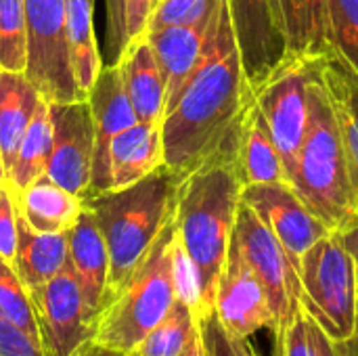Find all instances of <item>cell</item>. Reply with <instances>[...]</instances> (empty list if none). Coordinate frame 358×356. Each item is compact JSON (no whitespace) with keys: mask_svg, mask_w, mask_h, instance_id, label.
Wrapping results in <instances>:
<instances>
[{"mask_svg":"<svg viewBox=\"0 0 358 356\" xmlns=\"http://www.w3.org/2000/svg\"><path fill=\"white\" fill-rule=\"evenodd\" d=\"M252 101L254 92L224 0L201 63L164 111V164L185 178L206 159L239 149L243 118Z\"/></svg>","mask_w":358,"mask_h":356,"instance_id":"1","label":"cell"},{"mask_svg":"<svg viewBox=\"0 0 358 356\" xmlns=\"http://www.w3.org/2000/svg\"><path fill=\"white\" fill-rule=\"evenodd\" d=\"M241 191L239 149L222 151L206 159L189 172L178 187L174 212L176 235L199 277L201 313L214 306V294L233 237Z\"/></svg>","mask_w":358,"mask_h":356,"instance_id":"2","label":"cell"},{"mask_svg":"<svg viewBox=\"0 0 358 356\" xmlns=\"http://www.w3.org/2000/svg\"><path fill=\"white\" fill-rule=\"evenodd\" d=\"M180 180L182 176L164 164L126 189L105 191L84 199L101 227L109 252L105 302L174 218Z\"/></svg>","mask_w":358,"mask_h":356,"instance_id":"3","label":"cell"},{"mask_svg":"<svg viewBox=\"0 0 358 356\" xmlns=\"http://www.w3.org/2000/svg\"><path fill=\"white\" fill-rule=\"evenodd\" d=\"M308 80V126L292 170V187L334 231L358 212L340 130L313 61Z\"/></svg>","mask_w":358,"mask_h":356,"instance_id":"4","label":"cell"},{"mask_svg":"<svg viewBox=\"0 0 358 356\" xmlns=\"http://www.w3.org/2000/svg\"><path fill=\"white\" fill-rule=\"evenodd\" d=\"M174 218L164 227L124 283L107 298L92 340L115 350H132L172 308L176 300L172 275Z\"/></svg>","mask_w":358,"mask_h":356,"instance_id":"5","label":"cell"},{"mask_svg":"<svg viewBox=\"0 0 358 356\" xmlns=\"http://www.w3.org/2000/svg\"><path fill=\"white\" fill-rule=\"evenodd\" d=\"M300 306L334 342L348 344L357 321V271L340 231L319 239L300 260Z\"/></svg>","mask_w":358,"mask_h":356,"instance_id":"6","label":"cell"},{"mask_svg":"<svg viewBox=\"0 0 358 356\" xmlns=\"http://www.w3.org/2000/svg\"><path fill=\"white\" fill-rule=\"evenodd\" d=\"M27 19L25 76L48 103L86 101L67 48V0H23Z\"/></svg>","mask_w":358,"mask_h":356,"instance_id":"7","label":"cell"},{"mask_svg":"<svg viewBox=\"0 0 358 356\" xmlns=\"http://www.w3.org/2000/svg\"><path fill=\"white\" fill-rule=\"evenodd\" d=\"M241 256L266 290L273 311V332L285 327L300 311V275L292 256L285 252L273 231L248 206L239 204L233 237Z\"/></svg>","mask_w":358,"mask_h":356,"instance_id":"8","label":"cell"},{"mask_svg":"<svg viewBox=\"0 0 358 356\" xmlns=\"http://www.w3.org/2000/svg\"><path fill=\"white\" fill-rule=\"evenodd\" d=\"M44 356H71L94 334L82 290L65 264L50 281L27 292Z\"/></svg>","mask_w":358,"mask_h":356,"instance_id":"9","label":"cell"},{"mask_svg":"<svg viewBox=\"0 0 358 356\" xmlns=\"http://www.w3.org/2000/svg\"><path fill=\"white\" fill-rule=\"evenodd\" d=\"M243 71L252 92L287 63L283 0H227Z\"/></svg>","mask_w":358,"mask_h":356,"instance_id":"10","label":"cell"},{"mask_svg":"<svg viewBox=\"0 0 358 356\" xmlns=\"http://www.w3.org/2000/svg\"><path fill=\"white\" fill-rule=\"evenodd\" d=\"M308 61L292 59L283 63L254 94L289 172V180L308 126Z\"/></svg>","mask_w":358,"mask_h":356,"instance_id":"11","label":"cell"},{"mask_svg":"<svg viewBox=\"0 0 358 356\" xmlns=\"http://www.w3.org/2000/svg\"><path fill=\"white\" fill-rule=\"evenodd\" d=\"M241 201L273 231L296 266L319 239L334 231L302 201L289 183L248 185L241 191Z\"/></svg>","mask_w":358,"mask_h":356,"instance_id":"12","label":"cell"},{"mask_svg":"<svg viewBox=\"0 0 358 356\" xmlns=\"http://www.w3.org/2000/svg\"><path fill=\"white\" fill-rule=\"evenodd\" d=\"M55 138L46 174L63 189L88 195L94 162V124L88 101L50 103Z\"/></svg>","mask_w":358,"mask_h":356,"instance_id":"13","label":"cell"},{"mask_svg":"<svg viewBox=\"0 0 358 356\" xmlns=\"http://www.w3.org/2000/svg\"><path fill=\"white\" fill-rule=\"evenodd\" d=\"M214 313L235 336L250 338L258 329L273 327V311L264 285L254 275L239 248L231 239L222 273L214 294Z\"/></svg>","mask_w":358,"mask_h":356,"instance_id":"14","label":"cell"},{"mask_svg":"<svg viewBox=\"0 0 358 356\" xmlns=\"http://www.w3.org/2000/svg\"><path fill=\"white\" fill-rule=\"evenodd\" d=\"M88 105L94 124V162L92 180L86 197L109 191V145L113 136L138 122L136 111L128 99L117 65H103L90 92ZM84 197V199H86Z\"/></svg>","mask_w":358,"mask_h":356,"instance_id":"15","label":"cell"},{"mask_svg":"<svg viewBox=\"0 0 358 356\" xmlns=\"http://www.w3.org/2000/svg\"><path fill=\"white\" fill-rule=\"evenodd\" d=\"M224 4V2H222ZM220 4V6H222ZM218 13L203 23H193V25H168L159 29H151L147 34L155 57L159 61L164 80H166V109L176 101L197 65L201 63L208 44L212 40Z\"/></svg>","mask_w":358,"mask_h":356,"instance_id":"16","label":"cell"},{"mask_svg":"<svg viewBox=\"0 0 358 356\" xmlns=\"http://www.w3.org/2000/svg\"><path fill=\"white\" fill-rule=\"evenodd\" d=\"M67 266L73 273L82 290L88 315L96 325L107 294L109 252L101 227L86 204L76 225L67 231Z\"/></svg>","mask_w":358,"mask_h":356,"instance_id":"17","label":"cell"},{"mask_svg":"<svg viewBox=\"0 0 358 356\" xmlns=\"http://www.w3.org/2000/svg\"><path fill=\"white\" fill-rule=\"evenodd\" d=\"M310 61L334 111L358 201V73L334 50Z\"/></svg>","mask_w":358,"mask_h":356,"instance_id":"18","label":"cell"},{"mask_svg":"<svg viewBox=\"0 0 358 356\" xmlns=\"http://www.w3.org/2000/svg\"><path fill=\"white\" fill-rule=\"evenodd\" d=\"M117 67L138 122L162 124L166 111V80L149 38L128 44Z\"/></svg>","mask_w":358,"mask_h":356,"instance_id":"19","label":"cell"},{"mask_svg":"<svg viewBox=\"0 0 358 356\" xmlns=\"http://www.w3.org/2000/svg\"><path fill=\"white\" fill-rule=\"evenodd\" d=\"M164 166L162 124L136 122L109 145V191L126 189Z\"/></svg>","mask_w":358,"mask_h":356,"instance_id":"20","label":"cell"},{"mask_svg":"<svg viewBox=\"0 0 358 356\" xmlns=\"http://www.w3.org/2000/svg\"><path fill=\"white\" fill-rule=\"evenodd\" d=\"M15 206L19 216L40 233H67L84 212V199L57 185L48 174L17 191Z\"/></svg>","mask_w":358,"mask_h":356,"instance_id":"21","label":"cell"},{"mask_svg":"<svg viewBox=\"0 0 358 356\" xmlns=\"http://www.w3.org/2000/svg\"><path fill=\"white\" fill-rule=\"evenodd\" d=\"M239 172L243 187L248 185H271V183H289V172L283 164V157L273 141L271 128L256 105L252 101L243 126H241V143H239Z\"/></svg>","mask_w":358,"mask_h":356,"instance_id":"22","label":"cell"},{"mask_svg":"<svg viewBox=\"0 0 358 356\" xmlns=\"http://www.w3.org/2000/svg\"><path fill=\"white\" fill-rule=\"evenodd\" d=\"M65 264L67 233H40L31 229L17 212V252L13 269L23 287L29 292L50 281L65 269Z\"/></svg>","mask_w":358,"mask_h":356,"instance_id":"23","label":"cell"},{"mask_svg":"<svg viewBox=\"0 0 358 356\" xmlns=\"http://www.w3.org/2000/svg\"><path fill=\"white\" fill-rule=\"evenodd\" d=\"M40 97L42 94L25 73L0 71V149L6 178Z\"/></svg>","mask_w":358,"mask_h":356,"instance_id":"24","label":"cell"},{"mask_svg":"<svg viewBox=\"0 0 358 356\" xmlns=\"http://www.w3.org/2000/svg\"><path fill=\"white\" fill-rule=\"evenodd\" d=\"M67 48L76 84L84 99L103 67L94 27V0H67Z\"/></svg>","mask_w":358,"mask_h":356,"instance_id":"25","label":"cell"},{"mask_svg":"<svg viewBox=\"0 0 358 356\" xmlns=\"http://www.w3.org/2000/svg\"><path fill=\"white\" fill-rule=\"evenodd\" d=\"M52 138H55V124H52L50 103L40 97L34 115L19 143L13 168L8 172V189L13 193L21 191L38 176L46 174L50 151H52Z\"/></svg>","mask_w":358,"mask_h":356,"instance_id":"26","label":"cell"},{"mask_svg":"<svg viewBox=\"0 0 358 356\" xmlns=\"http://www.w3.org/2000/svg\"><path fill=\"white\" fill-rule=\"evenodd\" d=\"M287 25V59H319L329 52L327 0H283Z\"/></svg>","mask_w":358,"mask_h":356,"instance_id":"27","label":"cell"},{"mask_svg":"<svg viewBox=\"0 0 358 356\" xmlns=\"http://www.w3.org/2000/svg\"><path fill=\"white\" fill-rule=\"evenodd\" d=\"M197 332V313L180 298L128 356H178Z\"/></svg>","mask_w":358,"mask_h":356,"instance_id":"28","label":"cell"},{"mask_svg":"<svg viewBox=\"0 0 358 356\" xmlns=\"http://www.w3.org/2000/svg\"><path fill=\"white\" fill-rule=\"evenodd\" d=\"M27 69V19L23 0H0V71Z\"/></svg>","mask_w":358,"mask_h":356,"instance_id":"29","label":"cell"},{"mask_svg":"<svg viewBox=\"0 0 358 356\" xmlns=\"http://www.w3.org/2000/svg\"><path fill=\"white\" fill-rule=\"evenodd\" d=\"M327 40L358 73V0H327Z\"/></svg>","mask_w":358,"mask_h":356,"instance_id":"30","label":"cell"},{"mask_svg":"<svg viewBox=\"0 0 358 356\" xmlns=\"http://www.w3.org/2000/svg\"><path fill=\"white\" fill-rule=\"evenodd\" d=\"M0 315L38 340V327L34 321L27 290L19 281L15 269L6 264L2 258H0Z\"/></svg>","mask_w":358,"mask_h":356,"instance_id":"31","label":"cell"},{"mask_svg":"<svg viewBox=\"0 0 358 356\" xmlns=\"http://www.w3.org/2000/svg\"><path fill=\"white\" fill-rule=\"evenodd\" d=\"M197 327L206 356H258L254 346L250 344V338L231 334L220 323L214 308L197 315Z\"/></svg>","mask_w":358,"mask_h":356,"instance_id":"32","label":"cell"},{"mask_svg":"<svg viewBox=\"0 0 358 356\" xmlns=\"http://www.w3.org/2000/svg\"><path fill=\"white\" fill-rule=\"evenodd\" d=\"M224 0H162L149 21V31L168 25L203 23L216 15Z\"/></svg>","mask_w":358,"mask_h":356,"instance_id":"33","label":"cell"},{"mask_svg":"<svg viewBox=\"0 0 358 356\" xmlns=\"http://www.w3.org/2000/svg\"><path fill=\"white\" fill-rule=\"evenodd\" d=\"M126 0H103V42L99 44L103 65H117L126 50Z\"/></svg>","mask_w":358,"mask_h":356,"instance_id":"34","label":"cell"},{"mask_svg":"<svg viewBox=\"0 0 358 356\" xmlns=\"http://www.w3.org/2000/svg\"><path fill=\"white\" fill-rule=\"evenodd\" d=\"M172 275H174V290L176 298L185 300L197 315L201 313V290H199V277L197 271L187 256L178 235L174 237L172 245Z\"/></svg>","mask_w":358,"mask_h":356,"instance_id":"35","label":"cell"},{"mask_svg":"<svg viewBox=\"0 0 358 356\" xmlns=\"http://www.w3.org/2000/svg\"><path fill=\"white\" fill-rule=\"evenodd\" d=\"M277 356H313L308 340V319L300 311L285 327L275 334Z\"/></svg>","mask_w":358,"mask_h":356,"instance_id":"36","label":"cell"},{"mask_svg":"<svg viewBox=\"0 0 358 356\" xmlns=\"http://www.w3.org/2000/svg\"><path fill=\"white\" fill-rule=\"evenodd\" d=\"M17 252V208L15 193L0 187V258L13 266Z\"/></svg>","mask_w":358,"mask_h":356,"instance_id":"37","label":"cell"},{"mask_svg":"<svg viewBox=\"0 0 358 356\" xmlns=\"http://www.w3.org/2000/svg\"><path fill=\"white\" fill-rule=\"evenodd\" d=\"M0 356H44L36 338L0 315Z\"/></svg>","mask_w":358,"mask_h":356,"instance_id":"38","label":"cell"},{"mask_svg":"<svg viewBox=\"0 0 358 356\" xmlns=\"http://www.w3.org/2000/svg\"><path fill=\"white\" fill-rule=\"evenodd\" d=\"M155 0H126V17H124V29H126V48L128 44L147 38L149 34V21L155 10Z\"/></svg>","mask_w":358,"mask_h":356,"instance_id":"39","label":"cell"},{"mask_svg":"<svg viewBox=\"0 0 358 356\" xmlns=\"http://www.w3.org/2000/svg\"><path fill=\"white\" fill-rule=\"evenodd\" d=\"M338 231H340V237H342L344 245L352 254L355 271H357V321H355V338L348 344H342V353H344V356H358V212L342 229H338Z\"/></svg>","mask_w":358,"mask_h":356,"instance_id":"40","label":"cell"},{"mask_svg":"<svg viewBox=\"0 0 358 356\" xmlns=\"http://www.w3.org/2000/svg\"><path fill=\"white\" fill-rule=\"evenodd\" d=\"M308 319V317H306ZM308 340H310V348L313 356H344L342 353V344L334 342L327 334H323L310 319H308Z\"/></svg>","mask_w":358,"mask_h":356,"instance_id":"41","label":"cell"},{"mask_svg":"<svg viewBox=\"0 0 358 356\" xmlns=\"http://www.w3.org/2000/svg\"><path fill=\"white\" fill-rule=\"evenodd\" d=\"M71 356H128L126 353L122 350H115L111 346H105V344H99L96 340H86L76 353Z\"/></svg>","mask_w":358,"mask_h":356,"instance_id":"42","label":"cell"},{"mask_svg":"<svg viewBox=\"0 0 358 356\" xmlns=\"http://www.w3.org/2000/svg\"><path fill=\"white\" fill-rule=\"evenodd\" d=\"M178 356H206V350H203V342H201V336H199V327L195 332V336L191 338L189 346L180 353Z\"/></svg>","mask_w":358,"mask_h":356,"instance_id":"43","label":"cell"},{"mask_svg":"<svg viewBox=\"0 0 358 356\" xmlns=\"http://www.w3.org/2000/svg\"><path fill=\"white\" fill-rule=\"evenodd\" d=\"M0 187H8L6 168H4V159H2V149H0Z\"/></svg>","mask_w":358,"mask_h":356,"instance_id":"44","label":"cell"},{"mask_svg":"<svg viewBox=\"0 0 358 356\" xmlns=\"http://www.w3.org/2000/svg\"><path fill=\"white\" fill-rule=\"evenodd\" d=\"M155 2H157V4H159V2H162V0H155ZM157 4H155V6H157Z\"/></svg>","mask_w":358,"mask_h":356,"instance_id":"45","label":"cell"}]
</instances>
